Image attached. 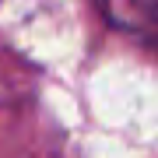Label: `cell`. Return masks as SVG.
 <instances>
[{"label": "cell", "mask_w": 158, "mask_h": 158, "mask_svg": "<svg viewBox=\"0 0 158 158\" xmlns=\"http://www.w3.org/2000/svg\"><path fill=\"white\" fill-rule=\"evenodd\" d=\"M137 7H141L151 21H158V0H137Z\"/></svg>", "instance_id": "1"}]
</instances>
